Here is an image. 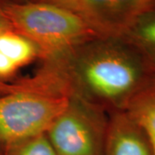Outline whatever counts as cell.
I'll list each match as a JSON object with an SVG mask.
<instances>
[{
  "instance_id": "6da1fadb",
  "label": "cell",
  "mask_w": 155,
  "mask_h": 155,
  "mask_svg": "<svg viewBox=\"0 0 155 155\" xmlns=\"http://www.w3.org/2000/svg\"><path fill=\"white\" fill-rule=\"evenodd\" d=\"M72 74L90 97L123 110L134 95L153 80L137 49L124 37L108 38L74 61Z\"/></svg>"
},
{
  "instance_id": "7a4b0ae2",
  "label": "cell",
  "mask_w": 155,
  "mask_h": 155,
  "mask_svg": "<svg viewBox=\"0 0 155 155\" xmlns=\"http://www.w3.org/2000/svg\"><path fill=\"white\" fill-rule=\"evenodd\" d=\"M3 11L12 28L50 54L71 49L96 33L76 12L49 3L11 5Z\"/></svg>"
},
{
  "instance_id": "3957f363",
  "label": "cell",
  "mask_w": 155,
  "mask_h": 155,
  "mask_svg": "<svg viewBox=\"0 0 155 155\" xmlns=\"http://www.w3.org/2000/svg\"><path fill=\"white\" fill-rule=\"evenodd\" d=\"M69 103L64 94L37 91L0 97V145L6 148L46 134Z\"/></svg>"
},
{
  "instance_id": "277c9868",
  "label": "cell",
  "mask_w": 155,
  "mask_h": 155,
  "mask_svg": "<svg viewBox=\"0 0 155 155\" xmlns=\"http://www.w3.org/2000/svg\"><path fill=\"white\" fill-rule=\"evenodd\" d=\"M106 127L70 98L46 134L56 155H104Z\"/></svg>"
},
{
  "instance_id": "5b68a950",
  "label": "cell",
  "mask_w": 155,
  "mask_h": 155,
  "mask_svg": "<svg viewBox=\"0 0 155 155\" xmlns=\"http://www.w3.org/2000/svg\"><path fill=\"white\" fill-rule=\"evenodd\" d=\"M69 10L96 33L116 38L124 36L140 17L155 10V0H79Z\"/></svg>"
},
{
  "instance_id": "8992f818",
  "label": "cell",
  "mask_w": 155,
  "mask_h": 155,
  "mask_svg": "<svg viewBox=\"0 0 155 155\" xmlns=\"http://www.w3.org/2000/svg\"><path fill=\"white\" fill-rule=\"evenodd\" d=\"M104 155H153L142 128L124 110H116L106 127Z\"/></svg>"
},
{
  "instance_id": "52a82bcc",
  "label": "cell",
  "mask_w": 155,
  "mask_h": 155,
  "mask_svg": "<svg viewBox=\"0 0 155 155\" xmlns=\"http://www.w3.org/2000/svg\"><path fill=\"white\" fill-rule=\"evenodd\" d=\"M123 110L142 128L155 155V79L139 91Z\"/></svg>"
},
{
  "instance_id": "ba28073f",
  "label": "cell",
  "mask_w": 155,
  "mask_h": 155,
  "mask_svg": "<svg viewBox=\"0 0 155 155\" xmlns=\"http://www.w3.org/2000/svg\"><path fill=\"white\" fill-rule=\"evenodd\" d=\"M122 37L140 54L155 79V10L140 17Z\"/></svg>"
},
{
  "instance_id": "9c48e42d",
  "label": "cell",
  "mask_w": 155,
  "mask_h": 155,
  "mask_svg": "<svg viewBox=\"0 0 155 155\" xmlns=\"http://www.w3.org/2000/svg\"><path fill=\"white\" fill-rule=\"evenodd\" d=\"M38 49L33 41L12 29L0 35V52L17 67L32 61Z\"/></svg>"
},
{
  "instance_id": "30bf717a",
  "label": "cell",
  "mask_w": 155,
  "mask_h": 155,
  "mask_svg": "<svg viewBox=\"0 0 155 155\" xmlns=\"http://www.w3.org/2000/svg\"><path fill=\"white\" fill-rule=\"evenodd\" d=\"M5 155H56L47 137L40 134L5 148Z\"/></svg>"
},
{
  "instance_id": "8fae6325",
  "label": "cell",
  "mask_w": 155,
  "mask_h": 155,
  "mask_svg": "<svg viewBox=\"0 0 155 155\" xmlns=\"http://www.w3.org/2000/svg\"><path fill=\"white\" fill-rule=\"evenodd\" d=\"M17 67L0 52V77H7L16 72Z\"/></svg>"
},
{
  "instance_id": "7c38bea8",
  "label": "cell",
  "mask_w": 155,
  "mask_h": 155,
  "mask_svg": "<svg viewBox=\"0 0 155 155\" xmlns=\"http://www.w3.org/2000/svg\"><path fill=\"white\" fill-rule=\"evenodd\" d=\"M11 29H13L11 23L6 17L4 11L0 10V35Z\"/></svg>"
},
{
  "instance_id": "4fadbf2b",
  "label": "cell",
  "mask_w": 155,
  "mask_h": 155,
  "mask_svg": "<svg viewBox=\"0 0 155 155\" xmlns=\"http://www.w3.org/2000/svg\"><path fill=\"white\" fill-rule=\"evenodd\" d=\"M50 1H51V3L49 4H53L55 5L62 6V7H65L67 9H70L79 0H50Z\"/></svg>"
},
{
  "instance_id": "5bb4252c",
  "label": "cell",
  "mask_w": 155,
  "mask_h": 155,
  "mask_svg": "<svg viewBox=\"0 0 155 155\" xmlns=\"http://www.w3.org/2000/svg\"><path fill=\"white\" fill-rule=\"evenodd\" d=\"M0 155H1V153H0Z\"/></svg>"
}]
</instances>
